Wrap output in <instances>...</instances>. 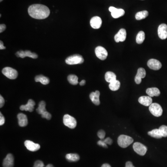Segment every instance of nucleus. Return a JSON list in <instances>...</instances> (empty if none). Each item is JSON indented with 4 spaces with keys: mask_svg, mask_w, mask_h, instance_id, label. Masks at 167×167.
Instances as JSON below:
<instances>
[{
    "mask_svg": "<svg viewBox=\"0 0 167 167\" xmlns=\"http://www.w3.org/2000/svg\"><path fill=\"white\" fill-rule=\"evenodd\" d=\"M28 12L31 17L39 20L47 18L50 14L48 8L41 4L31 5L28 9Z\"/></svg>",
    "mask_w": 167,
    "mask_h": 167,
    "instance_id": "nucleus-1",
    "label": "nucleus"
},
{
    "mask_svg": "<svg viewBox=\"0 0 167 167\" xmlns=\"http://www.w3.org/2000/svg\"><path fill=\"white\" fill-rule=\"evenodd\" d=\"M133 142V139L132 137L124 135L120 136L117 139V143L118 145L123 148L127 147Z\"/></svg>",
    "mask_w": 167,
    "mask_h": 167,
    "instance_id": "nucleus-2",
    "label": "nucleus"
},
{
    "mask_svg": "<svg viewBox=\"0 0 167 167\" xmlns=\"http://www.w3.org/2000/svg\"><path fill=\"white\" fill-rule=\"evenodd\" d=\"M84 61L83 57L80 55L74 54L70 56L66 59V62L68 65H73L82 64Z\"/></svg>",
    "mask_w": 167,
    "mask_h": 167,
    "instance_id": "nucleus-3",
    "label": "nucleus"
},
{
    "mask_svg": "<svg viewBox=\"0 0 167 167\" xmlns=\"http://www.w3.org/2000/svg\"><path fill=\"white\" fill-rule=\"evenodd\" d=\"M2 74L6 77L11 80H15L18 76V72L16 70L10 67H6L2 70Z\"/></svg>",
    "mask_w": 167,
    "mask_h": 167,
    "instance_id": "nucleus-4",
    "label": "nucleus"
},
{
    "mask_svg": "<svg viewBox=\"0 0 167 167\" xmlns=\"http://www.w3.org/2000/svg\"><path fill=\"white\" fill-rule=\"evenodd\" d=\"M149 110L153 116L156 117L161 116L163 112L161 106L157 103H152L149 106Z\"/></svg>",
    "mask_w": 167,
    "mask_h": 167,
    "instance_id": "nucleus-5",
    "label": "nucleus"
},
{
    "mask_svg": "<svg viewBox=\"0 0 167 167\" xmlns=\"http://www.w3.org/2000/svg\"><path fill=\"white\" fill-rule=\"evenodd\" d=\"M63 123L66 126L74 129L77 126V121L74 117L68 114H66L63 117Z\"/></svg>",
    "mask_w": 167,
    "mask_h": 167,
    "instance_id": "nucleus-6",
    "label": "nucleus"
},
{
    "mask_svg": "<svg viewBox=\"0 0 167 167\" xmlns=\"http://www.w3.org/2000/svg\"><path fill=\"white\" fill-rule=\"evenodd\" d=\"M133 148L137 154L142 156L145 155L147 151V148L142 143L139 142H135L133 145Z\"/></svg>",
    "mask_w": 167,
    "mask_h": 167,
    "instance_id": "nucleus-7",
    "label": "nucleus"
},
{
    "mask_svg": "<svg viewBox=\"0 0 167 167\" xmlns=\"http://www.w3.org/2000/svg\"><path fill=\"white\" fill-rule=\"evenodd\" d=\"M97 57L100 60H105L106 59L108 56V52L106 49L103 47L99 46L97 47L95 50Z\"/></svg>",
    "mask_w": 167,
    "mask_h": 167,
    "instance_id": "nucleus-8",
    "label": "nucleus"
},
{
    "mask_svg": "<svg viewBox=\"0 0 167 167\" xmlns=\"http://www.w3.org/2000/svg\"><path fill=\"white\" fill-rule=\"evenodd\" d=\"M16 56L20 58H24L26 57H30V58H33V59H37L38 58V55L35 53H32L29 50H26V51H18L16 53Z\"/></svg>",
    "mask_w": 167,
    "mask_h": 167,
    "instance_id": "nucleus-9",
    "label": "nucleus"
},
{
    "mask_svg": "<svg viewBox=\"0 0 167 167\" xmlns=\"http://www.w3.org/2000/svg\"><path fill=\"white\" fill-rule=\"evenodd\" d=\"M109 10L111 12V16L115 19L123 16L125 14V11L123 9H121V8L118 9L114 7H110Z\"/></svg>",
    "mask_w": 167,
    "mask_h": 167,
    "instance_id": "nucleus-10",
    "label": "nucleus"
},
{
    "mask_svg": "<svg viewBox=\"0 0 167 167\" xmlns=\"http://www.w3.org/2000/svg\"><path fill=\"white\" fill-rule=\"evenodd\" d=\"M147 65L149 67L153 70H158L162 67L161 63L156 59H150L148 61Z\"/></svg>",
    "mask_w": 167,
    "mask_h": 167,
    "instance_id": "nucleus-11",
    "label": "nucleus"
},
{
    "mask_svg": "<svg viewBox=\"0 0 167 167\" xmlns=\"http://www.w3.org/2000/svg\"><path fill=\"white\" fill-rule=\"evenodd\" d=\"M158 34L159 38L162 40H165L167 38V25L162 24L158 28Z\"/></svg>",
    "mask_w": 167,
    "mask_h": 167,
    "instance_id": "nucleus-12",
    "label": "nucleus"
},
{
    "mask_svg": "<svg viewBox=\"0 0 167 167\" xmlns=\"http://www.w3.org/2000/svg\"><path fill=\"white\" fill-rule=\"evenodd\" d=\"M146 73L145 70L143 68H139L137 70V74L135 78V81L136 84H140L141 83L142 79L145 78Z\"/></svg>",
    "mask_w": 167,
    "mask_h": 167,
    "instance_id": "nucleus-13",
    "label": "nucleus"
},
{
    "mask_svg": "<svg viewBox=\"0 0 167 167\" xmlns=\"http://www.w3.org/2000/svg\"><path fill=\"white\" fill-rule=\"evenodd\" d=\"M24 144L28 150L33 152L37 151L40 149V145L39 144L34 143L31 141L26 140L24 142Z\"/></svg>",
    "mask_w": 167,
    "mask_h": 167,
    "instance_id": "nucleus-14",
    "label": "nucleus"
},
{
    "mask_svg": "<svg viewBox=\"0 0 167 167\" xmlns=\"http://www.w3.org/2000/svg\"><path fill=\"white\" fill-rule=\"evenodd\" d=\"M126 31L125 29H120V31L115 35V41L116 42H123L126 40Z\"/></svg>",
    "mask_w": 167,
    "mask_h": 167,
    "instance_id": "nucleus-15",
    "label": "nucleus"
},
{
    "mask_svg": "<svg viewBox=\"0 0 167 167\" xmlns=\"http://www.w3.org/2000/svg\"><path fill=\"white\" fill-rule=\"evenodd\" d=\"M102 23L101 19L99 16H94L90 21V26L94 29H99L100 28Z\"/></svg>",
    "mask_w": 167,
    "mask_h": 167,
    "instance_id": "nucleus-16",
    "label": "nucleus"
},
{
    "mask_svg": "<svg viewBox=\"0 0 167 167\" xmlns=\"http://www.w3.org/2000/svg\"><path fill=\"white\" fill-rule=\"evenodd\" d=\"M35 103L33 100H29L28 101V103L26 105H21L20 106V109L21 110H25V111H28L29 112H33L34 109Z\"/></svg>",
    "mask_w": 167,
    "mask_h": 167,
    "instance_id": "nucleus-17",
    "label": "nucleus"
},
{
    "mask_svg": "<svg viewBox=\"0 0 167 167\" xmlns=\"http://www.w3.org/2000/svg\"><path fill=\"white\" fill-rule=\"evenodd\" d=\"M14 163V158L11 154L7 155L3 162V167H13Z\"/></svg>",
    "mask_w": 167,
    "mask_h": 167,
    "instance_id": "nucleus-18",
    "label": "nucleus"
},
{
    "mask_svg": "<svg viewBox=\"0 0 167 167\" xmlns=\"http://www.w3.org/2000/svg\"><path fill=\"white\" fill-rule=\"evenodd\" d=\"M100 92L96 90L95 92H92L90 94V98L92 102L96 106H99L100 102Z\"/></svg>",
    "mask_w": 167,
    "mask_h": 167,
    "instance_id": "nucleus-19",
    "label": "nucleus"
},
{
    "mask_svg": "<svg viewBox=\"0 0 167 167\" xmlns=\"http://www.w3.org/2000/svg\"><path fill=\"white\" fill-rule=\"evenodd\" d=\"M138 102L139 103L145 106H150L152 103V99L151 97L149 96H141L138 99Z\"/></svg>",
    "mask_w": 167,
    "mask_h": 167,
    "instance_id": "nucleus-20",
    "label": "nucleus"
},
{
    "mask_svg": "<svg viewBox=\"0 0 167 167\" xmlns=\"http://www.w3.org/2000/svg\"><path fill=\"white\" fill-rule=\"evenodd\" d=\"M18 123L20 126L25 127L28 125V120L27 116L23 113H19L17 115Z\"/></svg>",
    "mask_w": 167,
    "mask_h": 167,
    "instance_id": "nucleus-21",
    "label": "nucleus"
},
{
    "mask_svg": "<svg viewBox=\"0 0 167 167\" xmlns=\"http://www.w3.org/2000/svg\"><path fill=\"white\" fill-rule=\"evenodd\" d=\"M146 93L149 96L152 97L159 96L160 95V91L157 88H149L146 90Z\"/></svg>",
    "mask_w": 167,
    "mask_h": 167,
    "instance_id": "nucleus-22",
    "label": "nucleus"
},
{
    "mask_svg": "<svg viewBox=\"0 0 167 167\" xmlns=\"http://www.w3.org/2000/svg\"><path fill=\"white\" fill-rule=\"evenodd\" d=\"M35 81L36 82H41L42 84L44 85H47L50 82V80L47 77L44 76L42 75H39L36 76L35 77Z\"/></svg>",
    "mask_w": 167,
    "mask_h": 167,
    "instance_id": "nucleus-23",
    "label": "nucleus"
},
{
    "mask_svg": "<svg viewBox=\"0 0 167 167\" xmlns=\"http://www.w3.org/2000/svg\"><path fill=\"white\" fill-rule=\"evenodd\" d=\"M116 78L115 74L112 72H106L105 74V80L109 83L116 80Z\"/></svg>",
    "mask_w": 167,
    "mask_h": 167,
    "instance_id": "nucleus-24",
    "label": "nucleus"
},
{
    "mask_svg": "<svg viewBox=\"0 0 167 167\" xmlns=\"http://www.w3.org/2000/svg\"><path fill=\"white\" fill-rule=\"evenodd\" d=\"M148 134L151 137L157 138V139H160V138L162 137L159 129H153L151 131H149L148 132Z\"/></svg>",
    "mask_w": 167,
    "mask_h": 167,
    "instance_id": "nucleus-25",
    "label": "nucleus"
},
{
    "mask_svg": "<svg viewBox=\"0 0 167 167\" xmlns=\"http://www.w3.org/2000/svg\"><path fill=\"white\" fill-rule=\"evenodd\" d=\"M110 89L113 91H116L120 89V82L117 80L111 82L109 84Z\"/></svg>",
    "mask_w": 167,
    "mask_h": 167,
    "instance_id": "nucleus-26",
    "label": "nucleus"
},
{
    "mask_svg": "<svg viewBox=\"0 0 167 167\" xmlns=\"http://www.w3.org/2000/svg\"><path fill=\"white\" fill-rule=\"evenodd\" d=\"M66 159L70 162H77L80 159V156L79 155L77 154H68L66 155Z\"/></svg>",
    "mask_w": 167,
    "mask_h": 167,
    "instance_id": "nucleus-27",
    "label": "nucleus"
},
{
    "mask_svg": "<svg viewBox=\"0 0 167 167\" xmlns=\"http://www.w3.org/2000/svg\"><path fill=\"white\" fill-rule=\"evenodd\" d=\"M149 15V12L146 10L140 11L136 13L135 15L136 19L137 20H142L147 17Z\"/></svg>",
    "mask_w": 167,
    "mask_h": 167,
    "instance_id": "nucleus-28",
    "label": "nucleus"
},
{
    "mask_svg": "<svg viewBox=\"0 0 167 167\" xmlns=\"http://www.w3.org/2000/svg\"><path fill=\"white\" fill-rule=\"evenodd\" d=\"M37 113L39 114H42L45 111H47L46 109V103L44 101L40 102L39 104V107L36 109Z\"/></svg>",
    "mask_w": 167,
    "mask_h": 167,
    "instance_id": "nucleus-29",
    "label": "nucleus"
},
{
    "mask_svg": "<svg viewBox=\"0 0 167 167\" xmlns=\"http://www.w3.org/2000/svg\"><path fill=\"white\" fill-rule=\"evenodd\" d=\"M145 33L143 31H140L137 34L136 37V43L138 44H141L145 40Z\"/></svg>",
    "mask_w": 167,
    "mask_h": 167,
    "instance_id": "nucleus-30",
    "label": "nucleus"
},
{
    "mask_svg": "<svg viewBox=\"0 0 167 167\" xmlns=\"http://www.w3.org/2000/svg\"><path fill=\"white\" fill-rule=\"evenodd\" d=\"M68 81L73 85H77L78 84V77L75 75L71 74L68 76Z\"/></svg>",
    "mask_w": 167,
    "mask_h": 167,
    "instance_id": "nucleus-31",
    "label": "nucleus"
},
{
    "mask_svg": "<svg viewBox=\"0 0 167 167\" xmlns=\"http://www.w3.org/2000/svg\"><path fill=\"white\" fill-rule=\"evenodd\" d=\"M159 130L162 137H167V126L162 125L159 127Z\"/></svg>",
    "mask_w": 167,
    "mask_h": 167,
    "instance_id": "nucleus-32",
    "label": "nucleus"
},
{
    "mask_svg": "<svg viewBox=\"0 0 167 167\" xmlns=\"http://www.w3.org/2000/svg\"><path fill=\"white\" fill-rule=\"evenodd\" d=\"M97 136H99L101 140H103L106 136V132L104 130L101 129L97 132Z\"/></svg>",
    "mask_w": 167,
    "mask_h": 167,
    "instance_id": "nucleus-33",
    "label": "nucleus"
},
{
    "mask_svg": "<svg viewBox=\"0 0 167 167\" xmlns=\"http://www.w3.org/2000/svg\"><path fill=\"white\" fill-rule=\"evenodd\" d=\"M41 116L42 118H46L47 120H51L52 116H51V114L49 113L47 111H46L45 113L41 114Z\"/></svg>",
    "mask_w": 167,
    "mask_h": 167,
    "instance_id": "nucleus-34",
    "label": "nucleus"
},
{
    "mask_svg": "<svg viewBox=\"0 0 167 167\" xmlns=\"http://www.w3.org/2000/svg\"><path fill=\"white\" fill-rule=\"evenodd\" d=\"M44 164L40 160L36 161L34 164V167H44Z\"/></svg>",
    "mask_w": 167,
    "mask_h": 167,
    "instance_id": "nucleus-35",
    "label": "nucleus"
},
{
    "mask_svg": "<svg viewBox=\"0 0 167 167\" xmlns=\"http://www.w3.org/2000/svg\"><path fill=\"white\" fill-rule=\"evenodd\" d=\"M97 143L99 146H102L103 147L105 148H108L106 142H104L103 140L99 141L97 142Z\"/></svg>",
    "mask_w": 167,
    "mask_h": 167,
    "instance_id": "nucleus-36",
    "label": "nucleus"
},
{
    "mask_svg": "<svg viewBox=\"0 0 167 167\" xmlns=\"http://www.w3.org/2000/svg\"><path fill=\"white\" fill-rule=\"evenodd\" d=\"M104 142H106L107 144H109V145H111L113 144V141L110 137H107V138H106L103 140Z\"/></svg>",
    "mask_w": 167,
    "mask_h": 167,
    "instance_id": "nucleus-37",
    "label": "nucleus"
},
{
    "mask_svg": "<svg viewBox=\"0 0 167 167\" xmlns=\"http://www.w3.org/2000/svg\"><path fill=\"white\" fill-rule=\"evenodd\" d=\"M5 123V118L1 113H0V125H2Z\"/></svg>",
    "mask_w": 167,
    "mask_h": 167,
    "instance_id": "nucleus-38",
    "label": "nucleus"
},
{
    "mask_svg": "<svg viewBox=\"0 0 167 167\" xmlns=\"http://www.w3.org/2000/svg\"><path fill=\"white\" fill-rule=\"evenodd\" d=\"M4 103H5V100L3 99L2 96H0V107L2 108L4 106Z\"/></svg>",
    "mask_w": 167,
    "mask_h": 167,
    "instance_id": "nucleus-39",
    "label": "nucleus"
},
{
    "mask_svg": "<svg viewBox=\"0 0 167 167\" xmlns=\"http://www.w3.org/2000/svg\"><path fill=\"white\" fill-rule=\"evenodd\" d=\"M6 26L5 24H1L0 25V33H2L6 29Z\"/></svg>",
    "mask_w": 167,
    "mask_h": 167,
    "instance_id": "nucleus-40",
    "label": "nucleus"
},
{
    "mask_svg": "<svg viewBox=\"0 0 167 167\" xmlns=\"http://www.w3.org/2000/svg\"><path fill=\"white\" fill-rule=\"evenodd\" d=\"M125 167H135L133 166V164L131 162H127L126 163V165H125Z\"/></svg>",
    "mask_w": 167,
    "mask_h": 167,
    "instance_id": "nucleus-41",
    "label": "nucleus"
},
{
    "mask_svg": "<svg viewBox=\"0 0 167 167\" xmlns=\"http://www.w3.org/2000/svg\"><path fill=\"white\" fill-rule=\"evenodd\" d=\"M6 49V47L3 46V42L2 41H0V49L3 50V49Z\"/></svg>",
    "mask_w": 167,
    "mask_h": 167,
    "instance_id": "nucleus-42",
    "label": "nucleus"
},
{
    "mask_svg": "<svg viewBox=\"0 0 167 167\" xmlns=\"http://www.w3.org/2000/svg\"><path fill=\"white\" fill-rule=\"evenodd\" d=\"M85 84H86V80H82L80 83V85L81 86H84Z\"/></svg>",
    "mask_w": 167,
    "mask_h": 167,
    "instance_id": "nucleus-43",
    "label": "nucleus"
},
{
    "mask_svg": "<svg viewBox=\"0 0 167 167\" xmlns=\"http://www.w3.org/2000/svg\"><path fill=\"white\" fill-rule=\"evenodd\" d=\"M101 167H111V166L108 163H104V164H103Z\"/></svg>",
    "mask_w": 167,
    "mask_h": 167,
    "instance_id": "nucleus-44",
    "label": "nucleus"
},
{
    "mask_svg": "<svg viewBox=\"0 0 167 167\" xmlns=\"http://www.w3.org/2000/svg\"><path fill=\"white\" fill-rule=\"evenodd\" d=\"M46 167H54V166H53L52 164H48L47 165V166H46Z\"/></svg>",
    "mask_w": 167,
    "mask_h": 167,
    "instance_id": "nucleus-45",
    "label": "nucleus"
},
{
    "mask_svg": "<svg viewBox=\"0 0 167 167\" xmlns=\"http://www.w3.org/2000/svg\"><path fill=\"white\" fill-rule=\"evenodd\" d=\"M2 1H3V0H0V2H2Z\"/></svg>",
    "mask_w": 167,
    "mask_h": 167,
    "instance_id": "nucleus-46",
    "label": "nucleus"
}]
</instances>
